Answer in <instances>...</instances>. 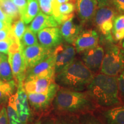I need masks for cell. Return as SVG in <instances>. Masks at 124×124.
Segmentation results:
<instances>
[{
  "instance_id": "obj_1",
  "label": "cell",
  "mask_w": 124,
  "mask_h": 124,
  "mask_svg": "<svg viewBox=\"0 0 124 124\" xmlns=\"http://www.w3.org/2000/svg\"><path fill=\"white\" fill-rule=\"evenodd\" d=\"M52 104L56 114L76 115L93 112L98 107L86 91H75L60 87Z\"/></svg>"
},
{
  "instance_id": "obj_2",
  "label": "cell",
  "mask_w": 124,
  "mask_h": 124,
  "mask_svg": "<svg viewBox=\"0 0 124 124\" xmlns=\"http://www.w3.org/2000/svg\"><path fill=\"white\" fill-rule=\"evenodd\" d=\"M86 91L97 106L111 108L122 104L118 86L117 76L100 73L94 75Z\"/></svg>"
},
{
  "instance_id": "obj_3",
  "label": "cell",
  "mask_w": 124,
  "mask_h": 124,
  "mask_svg": "<svg viewBox=\"0 0 124 124\" xmlns=\"http://www.w3.org/2000/svg\"><path fill=\"white\" fill-rule=\"evenodd\" d=\"M95 74L82 60L75 59L55 75V83L60 88L83 91L86 90Z\"/></svg>"
},
{
  "instance_id": "obj_4",
  "label": "cell",
  "mask_w": 124,
  "mask_h": 124,
  "mask_svg": "<svg viewBox=\"0 0 124 124\" xmlns=\"http://www.w3.org/2000/svg\"><path fill=\"white\" fill-rule=\"evenodd\" d=\"M100 72L109 76H118L124 70V49L113 43H108Z\"/></svg>"
},
{
  "instance_id": "obj_5",
  "label": "cell",
  "mask_w": 124,
  "mask_h": 124,
  "mask_svg": "<svg viewBox=\"0 0 124 124\" xmlns=\"http://www.w3.org/2000/svg\"><path fill=\"white\" fill-rule=\"evenodd\" d=\"M117 16V11L114 8L107 6L98 8L93 17L94 25L107 43L114 42L111 30Z\"/></svg>"
},
{
  "instance_id": "obj_6",
  "label": "cell",
  "mask_w": 124,
  "mask_h": 124,
  "mask_svg": "<svg viewBox=\"0 0 124 124\" xmlns=\"http://www.w3.org/2000/svg\"><path fill=\"white\" fill-rule=\"evenodd\" d=\"M8 55L13 79L17 87L19 85L23 84L27 72L21 44L14 41L9 49Z\"/></svg>"
},
{
  "instance_id": "obj_7",
  "label": "cell",
  "mask_w": 124,
  "mask_h": 124,
  "mask_svg": "<svg viewBox=\"0 0 124 124\" xmlns=\"http://www.w3.org/2000/svg\"><path fill=\"white\" fill-rule=\"evenodd\" d=\"M22 51L28 70L49 56L53 52L54 49L46 48L40 44H37L22 47Z\"/></svg>"
},
{
  "instance_id": "obj_8",
  "label": "cell",
  "mask_w": 124,
  "mask_h": 124,
  "mask_svg": "<svg viewBox=\"0 0 124 124\" xmlns=\"http://www.w3.org/2000/svg\"><path fill=\"white\" fill-rule=\"evenodd\" d=\"M77 51L71 44H62L54 49L55 74L59 72L75 59Z\"/></svg>"
},
{
  "instance_id": "obj_9",
  "label": "cell",
  "mask_w": 124,
  "mask_h": 124,
  "mask_svg": "<svg viewBox=\"0 0 124 124\" xmlns=\"http://www.w3.org/2000/svg\"><path fill=\"white\" fill-rule=\"evenodd\" d=\"M57 86L55 76L25 79L23 85L27 94L46 93Z\"/></svg>"
},
{
  "instance_id": "obj_10",
  "label": "cell",
  "mask_w": 124,
  "mask_h": 124,
  "mask_svg": "<svg viewBox=\"0 0 124 124\" xmlns=\"http://www.w3.org/2000/svg\"><path fill=\"white\" fill-rule=\"evenodd\" d=\"M59 86H57L46 93H28V100L31 108L36 112H43L52 105Z\"/></svg>"
},
{
  "instance_id": "obj_11",
  "label": "cell",
  "mask_w": 124,
  "mask_h": 124,
  "mask_svg": "<svg viewBox=\"0 0 124 124\" xmlns=\"http://www.w3.org/2000/svg\"><path fill=\"white\" fill-rule=\"evenodd\" d=\"M21 84L16 92V102L18 117L22 124H28L33 121L32 112L29 105L27 93Z\"/></svg>"
},
{
  "instance_id": "obj_12",
  "label": "cell",
  "mask_w": 124,
  "mask_h": 124,
  "mask_svg": "<svg viewBox=\"0 0 124 124\" xmlns=\"http://www.w3.org/2000/svg\"><path fill=\"white\" fill-rule=\"evenodd\" d=\"M40 44L48 49H54L63 43L61 31L59 27L46 28L38 33Z\"/></svg>"
},
{
  "instance_id": "obj_13",
  "label": "cell",
  "mask_w": 124,
  "mask_h": 124,
  "mask_svg": "<svg viewBox=\"0 0 124 124\" xmlns=\"http://www.w3.org/2000/svg\"><path fill=\"white\" fill-rule=\"evenodd\" d=\"M82 62L94 74L100 70L105 54L103 46H97L82 52Z\"/></svg>"
},
{
  "instance_id": "obj_14",
  "label": "cell",
  "mask_w": 124,
  "mask_h": 124,
  "mask_svg": "<svg viewBox=\"0 0 124 124\" xmlns=\"http://www.w3.org/2000/svg\"><path fill=\"white\" fill-rule=\"evenodd\" d=\"M99 40L100 36L97 31L94 29H87L80 32L73 44L77 52L82 53L97 46Z\"/></svg>"
},
{
  "instance_id": "obj_15",
  "label": "cell",
  "mask_w": 124,
  "mask_h": 124,
  "mask_svg": "<svg viewBox=\"0 0 124 124\" xmlns=\"http://www.w3.org/2000/svg\"><path fill=\"white\" fill-rule=\"evenodd\" d=\"M55 75V58L52 52L49 56L43 61L27 70L25 79L54 77Z\"/></svg>"
},
{
  "instance_id": "obj_16",
  "label": "cell",
  "mask_w": 124,
  "mask_h": 124,
  "mask_svg": "<svg viewBox=\"0 0 124 124\" xmlns=\"http://www.w3.org/2000/svg\"><path fill=\"white\" fill-rule=\"evenodd\" d=\"M76 9L82 23H86L93 20L98 8L97 0H76Z\"/></svg>"
},
{
  "instance_id": "obj_17",
  "label": "cell",
  "mask_w": 124,
  "mask_h": 124,
  "mask_svg": "<svg viewBox=\"0 0 124 124\" xmlns=\"http://www.w3.org/2000/svg\"><path fill=\"white\" fill-rule=\"evenodd\" d=\"M62 38L67 44H73L74 41L82 31V26L74 22V16L66 20L60 25Z\"/></svg>"
},
{
  "instance_id": "obj_18",
  "label": "cell",
  "mask_w": 124,
  "mask_h": 124,
  "mask_svg": "<svg viewBox=\"0 0 124 124\" xmlns=\"http://www.w3.org/2000/svg\"><path fill=\"white\" fill-rule=\"evenodd\" d=\"M100 120L104 124H124V105L102 111Z\"/></svg>"
},
{
  "instance_id": "obj_19",
  "label": "cell",
  "mask_w": 124,
  "mask_h": 124,
  "mask_svg": "<svg viewBox=\"0 0 124 124\" xmlns=\"http://www.w3.org/2000/svg\"><path fill=\"white\" fill-rule=\"evenodd\" d=\"M59 24L52 16L47 15L40 11L31 21L29 28L36 34L40 31L49 27H58Z\"/></svg>"
},
{
  "instance_id": "obj_20",
  "label": "cell",
  "mask_w": 124,
  "mask_h": 124,
  "mask_svg": "<svg viewBox=\"0 0 124 124\" xmlns=\"http://www.w3.org/2000/svg\"><path fill=\"white\" fill-rule=\"evenodd\" d=\"M40 12V7L37 0H27L25 9L20 14L21 18L25 24L31 23Z\"/></svg>"
},
{
  "instance_id": "obj_21",
  "label": "cell",
  "mask_w": 124,
  "mask_h": 124,
  "mask_svg": "<svg viewBox=\"0 0 124 124\" xmlns=\"http://www.w3.org/2000/svg\"><path fill=\"white\" fill-rule=\"evenodd\" d=\"M17 87L15 80L10 82L0 81V105H5L10 95L14 94Z\"/></svg>"
},
{
  "instance_id": "obj_22",
  "label": "cell",
  "mask_w": 124,
  "mask_h": 124,
  "mask_svg": "<svg viewBox=\"0 0 124 124\" xmlns=\"http://www.w3.org/2000/svg\"><path fill=\"white\" fill-rule=\"evenodd\" d=\"M0 8L13 22L21 18L18 8L12 0H0Z\"/></svg>"
},
{
  "instance_id": "obj_23",
  "label": "cell",
  "mask_w": 124,
  "mask_h": 124,
  "mask_svg": "<svg viewBox=\"0 0 124 124\" xmlns=\"http://www.w3.org/2000/svg\"><path fill=\"white\" fill-rule=\"evenodd\" d=\"M7 110L9 124H22L18 117L16 102V93L10 96L8 100Z\"/></svg>"
},
{
  "instance_id": "obj_24",
  "label": "cell",
  "mask_w": 124,
  "mask_h": 124,
  "mask_svg": "<svg viewBox=\"0 0 124 124\" xmlns=\"http://www.w3.org/2000/svg\"><path fill=\"white\" fill-rule=\"evenodd\" d=\"M111 34L114 41H120L124 38V15L117 16L113 23Z\"/></svg>"
},
{
  "instance_id": "obj_25",
  "label": "cell",
  "mask_w": 124,
  "mask_h": 124,
  "mask_svg": "<svg viewBox=\"0 0 124 124\" xmlns=\"http://www.w3.org/2000/svg\"><path fill=\"white\" fill-rule=\"evenodd\" d=\"M12 80L14 79L12 70L9 63L8 56L5 54L0 61V81L10 82Z\"/></svg>"
},
{
  "instance_id": "obj_26",
  "label": "cell",
  "mask_w": 124,
  "mask_h": 124,
  "mask_svg": "<svg viewBox=\"0 0 124 124\" xmlns=\"http://www.w3.org/2000/svg\"><path fill=\"white\" fill-rule=\"evenodd\" d=\"M25 23L21 18L14 21L11 25V32L16 42L20 43L23 34L25 31Z\"/></svg>"
},
{
  "instance_id": "obj_27",
  "label": "cell",
  "mask_w": 124,
  "mask_h": 124,
  "mask_svg": "<svg viewBox=\"0 0 124 124\" xmlns=\"http://www.w3.org/2000/svg\"><path fill=\"white\" fill-rule=\"evenodd\" d=\"M55 124H80L79 115L56 114L54 118Z\"/></svg>"
},
{
  "instance_id": "obj_28",
  "label": "cell",
  "mask_w": 124,
  "mask_h": 124,
  "mask_svg": "<svg viewBox=\"0 0 124 124\" xmlns=\"http://www.w3.org/2000/svg\"><path fill=\"white\" fill-rule=\"evenodd\" d=\"M20 44L23 48L39 44L36 35L29 27H26L25 31L20 40Z\"/></svg>"
},
{
  "instance_id": "obj_29",
  "label": "cell",
  "mask_w": 124,
  "mask_h": 124,
  "mask_svg": "<svg viewBox=\"0 0 124 124\" xmlns=\"http://www.w3.org/2000/svg\"><path fill=\"white\" fill-rule=\"evenodd\" d=\"M80 124H104L92 112L83 113L79 115Z\"/></svg>"
},
{
  "instance_id": "obj_30",
  "label": "cell",
  "mask_w": 124,
  "mask_h": 124,
  "mask_svg": "<svg viewBox=\"0 0 124 124\" xmlns=\"http://www.w3.org/2000/svg\"><path fill=\"white\" fill-rule=\"evenodd\" d=\"M40 9L47 15L52 16V2L51 0H39Z\"/></svg>"
},
{
  "instance_id": "obj_31",
  "label": "cell",
  "mask_w": 124,
  "mask_h": 124,
  "mask_svg": "<svg viewBox=\"0 0 124 124\" xmlns=\"http://www.w3.org/2000/svg\"><path fill=\"white\" fill-rule=\"evenodd\" d=\"M15 40L11 39L0 40V52L5 55H8L9 49Z\"/></svg>"
},
{
  "instance_id": "obj_32",
  "label": "cell",
  "mask_w": 124,
  "mask_h": 124,
  "mask_svg": "<svg viewBox=\"0 0 124 124\" xmlns=\"http://www.w3.org/2000/svg\"><path fill=\"white\" fill-rule=\"evenodd\" d=\"M117 81L121 100L124 101V70L117 76Z\"/></svg>"
},
{
  "instance_id": "obj_33",
  "label": "cell",
  "mask_w": 124,
  "mask_h": 124,
  "mask_svg": "<svg viewBox=\"0 0 124 124\" xmlns=\"http://www.w3.org/2000/svg\"><path fill=\"white\" fill-rule=\"evenodd\" d=\"M112 5L116 11L124 15V0H113Z\"/></svg>"
},
{
  "instance_id": "obj_34",
  "label": "cell",
  "mask_w": 124,
  "mask_h": 124,
  "mask_svg": "<svg viewBox=\"0 0 124 124\" xmlns=\"http://www.w3.org/2000/svg\"><path fill=\"white\" fill-rule=\"evenodd\" d=\"M0 124H9L7 108L5 105L2 106L0 111Z\"/></svg>"
},
{
  "instance_id": "obj_35",
  "label": "cell",
  "mask_w": 124,
  "mask_h": 124,
  "mask_svg": "<svg viewBox=\"0 0 124 124\" xmlns=\"http://www.w3.org/2000/svg\"><path fill=\"white\" fill-rule=\"evenodd\" d=\"M8 39H11L16 41L12 33L11 28L10 29L0 30V40Z\"/></svg>"
},
{
  "instance_id": "obj_36",
  "label": "cell",
  "mask_w": 124,
  "mask_h": 124,
  "mask_svg": "<svg viewBox=\"0 0 124 124\" xmlns=\"http://www.w3.org/2000/svg\"><path fill=\"white\" fill-rule=\"evenodd\" d=\"M16 6L18 8L21 14L25 9L27 5V0H12Z\"/></svg>"
},
{
  "instance_id": "obj_37",
  "label": "cell",
  "mask_w": 124,
  "mask_h": 124,
  "mask_svg": "<svg viewBox=\"0 0 124 124\" xmlns=\"http://www.w3.org/2000/svg\"><path fill=\"white\" fill-rule=\"evenodd\" d=\"M0 20L8 23H10V24H12L13 23V21L3 12L1 8H0Z\"/></svg>"
},
{
  "instance_id": "obj_38",
  "label": "cell",
  "mask_w": 124,
  "mask_h": 124,
  "mask_svg": "<svg viewBox=\"0 0 124 124\" xmlns=\"http://www.w3.org/2000/svg\"><path fill=\"white\" fill-rule=\"evenodd\" d=\"M98 8L112 5L113 0H97Z\"/></svg>"
},
{
  "instance_id": "obj_39",
  "label": "cell",
  "mask_w": 124,
  "mask_h": 124,
  "mask_svg": "<svg viewBox=\"0 0 124 124\" xmlns=\"http://www.w3.org/2000/svg\"><path fill=\"white\" fill-rule=\"evenodd\" d=\"M76 0H53L52 1V8L59 5L60 4L67 2H72L75 4Z\"/></svg>"
},
{
  "instance_id": "obj_40",
  "label": "cell",
  "mask_w": 124,
  "mask_h": 124,
  "mask_svg": "<svg viewBox=\"0 0 124 124\" xmlns=\"http://www.w3.org/2000/svg\"><path fill=\"white\" fill-rule=\"evenodd\" d=\"M12 24L8 23L5 21H2L0 20V30L6 29H10L11 28Z\"/></svg>"
},
{
  "instance_id": "obj_41",
  "label": "cell",
  "mask_w": 124,
  "mask_h": 124,
  "mask_svg": "<svg viewBox=\"0 0 124 124\" xmlns=\"http://www.w3.org/2000/svg\"><path fill=\"white\" fill-rule=\"evenodd\" d=\"M41 124H55L54 118H47L44 120H42Z\"/></svg>"
},
{
  "instance_id": "obj_42",
  "label": "cell",
  "mask_w": 124,
  "mask_h": 124,
  "mask_svg": "<svg viewBox=\"0 0 124 124\" xmlns=\"http://www.w3.org/2000/svg\"><path fill=\"white\" fill-rule=\"evenodd\" d=\"M41 122H42V120H40V119H38V120L32 121V122H31L30 123L28 124H41Z\"/></svg>"
},
{
  "instance_id": "obj_43",
  "label": "cell",
  "mask_w": 124,
  "mask_h": 124,
  "mask_svg": "<svg viewBox=\"0 0 124 124\" xmlns=\"http://www.w3.org/2000/svg\"><path fill=\"white\" fill-rule=\"evenodd\" d=\"M121 41V48L124 49V38Z\"/></svg>"
},
{
  "instance_id": "obj_44",
  "label": "cell",
  "mask_w": 124,
  "mask_h": 124,
  "mask_svg": "<svg viewBox=\"0 0 124 124\" xmlns=\"http://www.w3.org/2000/svg\"><path fill=\"white\" fill-rule=\"evenodd\" d=\"M4 55H5V54H2V53H1V52H0V61H1V59H2Z\"/></svg>"
},
{
  "instance_id": "obj_45",
  "label": "cell",
  "mask_w": 124,
  "mask_h": 124,
  "mask_svg": "<svg viewBox=\"0 0 124 124\" xmlns=\"http://www.w3.org/2000/svg\"><path fill=\"white\" fill-rule=\"evenodd\" d=\"M3 105H0V111H1V108H2V107H1V106H3Z\"/></svg>"
},
{
  "instance_id": "obj_46",
  "label": "cell",
  "mask_w": 124,
  "mask_h": 124,
  "mask_svg": "<svg viewBox=\"0 0 124 124\" xmlns=\"http://www.w3.org/2000/svg\"><path fill=\"white\" fill-rule=\"evenodd\" d=\"M51 1H52H52H53V0H51Z\"/></svg>"
}]
</instances>
